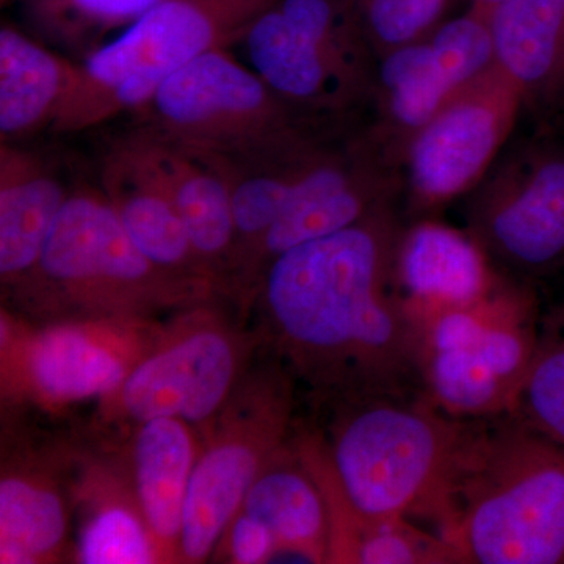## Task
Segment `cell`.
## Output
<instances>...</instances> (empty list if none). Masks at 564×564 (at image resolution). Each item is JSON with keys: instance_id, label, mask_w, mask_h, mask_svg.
<instances>
[{"instance_id": "cell-1", "label": "cell", "mask_w": 564, "mask_h": 564, "mask_svg": "<svg viewBox=\"0 0 564 564\" xmlns=\"http://www.w3.org/2000/svg\"><path fill=\"white\" fill-rule=\"evenodd\" d=\"M403 229L397 206L386 207L282 252L263 270L281 350L340 402L423 392V322L397 281Z\"/></svg>"}, {"instance_id": "cell-2", "label": "cell", "mask_w": 564, "mask_h": 564, "mask_svg": "<svg viewBox=\"0 0 564 564\" xmlns=\"http://www.w3.org/2000/svg\"><path fill=\"white\" fill-rule=\"evenodd\" d=\"M430 516L462 563L564 564V447L510 411L466 419Z\"/></svg>"}, {"instance_id": "cell-3", "label": "cell", "mask_w": 564, "mask_h": 564, "mask_svg": "<svg viewBox=\"0 0 564 564\" xmlns=\"http://www.w3.org/2000/svg\"><path fill=\"white\" fill-rule=\"evenodd\" d=\"M325 448L344 496L366 518L432 513L466 426L426 395L343 402Z\"/></svg>"}, {"instance_id": "cell-4", "label": "cell", "mask_w": 564, "mask_h": 564, "mask_svg": "<svg viewBox=\"0 0 564 564\" xmlns=\"http://www.w3.org/2000/svg\"><path fill=\"white\" fill-rule=\"evenodd\" d=\"M276 0H159L117 40L98 47L63 99L52 128L76 132L140 110L166 77L199 55L242 41Z\"/></svg>"}, {"instance_id": "cell-5", "label": "cell", "mask_w": 564, "mask_h": 564, "mask_svg": "<svg viewBox=\"0 0 564 564\" xmlns=\"http://www.w3.org/2000/svg\"><path fill=\"white\" fill-rule=\"evenodd\" d=\"M209 284L154 265L129 239L106 193L82 188L55 218L35 269L14 285L91 317H124L198 296Z\"/></svg>"}, {"instance_id": "cell-6", "label": "cell", "mask_w": 564, "mask_h": 564, "mask_svg": "<svg viewBox=\"0 0 564 564\" xmlns=\"http://www.w3.org/2000/svg\"><path fill=\"white\" fill-rule=\"evenodd\" d=\"M144 128L188 150L250 161L329 135L226 50L199 55L162 82Z\"/></svg>"}, {"instance_id": "cell-7", "label": "cell", "mask_w": 564, "mask_h": 564, "mask_svg": "<svg viewBox=\"0 0 564 564\" xmlns=\"http://www.w3.org/2000/svg\"><path fill=\"white\" fill-rule=\"evenodd\" d=\"M242 41L252 69L307 117L336 122L372 104L378 57L350 0H276Z\"/></svg>"}, {"instance_id": "cell-8", "label": "cell", "mask_w": 564, "mask_h": 564, "mask_svg": "<svg viewBox=\"0 0 564 564\" xmlns=\"http://www.w3.org/2000/svg\"><path fill=\"white\" fill-rule=\"evenodd\" d=\"M540 306L529 289L503 304L421 315L422 381L430 402L455 417L508 413L532 361Z\"/></svg>"}, {"instance_id": "cell-9", "label": "cell", "mask_w": 564, "mask_h": 564, "mask_svg": "<svg viewBox=\"0 0 564 564\" xmlns=\"http://www.w3.org/2000/svg\"><path fill=\"white\" fill-rule=\"evenodd\" d=\"M467 234L494 272L527 285L564 267V137L505 148L466 195Z\"/></svg>"}, {"instance_id": "cell-10", "label": "cell", "mask_w": 564, "mask_h": 564, "mask_svg": "<svg viewBox=\"0 0 564 564\" xmlns=\"http://www.w3.org/2000/svg\"><path fill=\"white\" fill-rule=\"evenodd\" d=\"M522 111L521 91L497 61L458 88L404 154L408 206L434 212L473 192L507 148Z\"/></svg>"}, {"instance_id": "cell-11", "label": "cell", "mask_w": 564, "mask_h": 564, "mask_svg": "<svg viewBox=\"0 0 564 564\" xmlns=\"http://www.w3.org/2000/svg\"><path fill=\"white\" fill-rule=\"evenodd\" d=\"M496 63L489 20L467 10L429 35L378 58L372 121L367 124L397 165L426 121L464 84Z\"/></svg>"}, {"instance_id": "cell-12", "label": "cell", "mask_w": 564, "mask_h": 564, "mask_svg": "<svg viewBox=\"0 0 564 564\" xmlns=\"http://www.w3.org/2000/svg\"><path fill=\"white\" fill-rule=\"evenodd\" d=\"M403 193L402 166L386 154L367 126L345 139L332 137L304 166L291 202L248 262L265 270L282 252L397 206Z\"/></svg>"}, {"instance_id": "cell-13", "label": "cell", "mask_w": 564, "mask_h": 564, "mask_svg": "<svg viewBox=\"0 0 564 564\" xmlns=\"http://www.w3.org/2000/svg\"><path fill=\"white\" fill-rule=\"evenodd\" d=\"M284 381L267 383L247 414L225 423L193 469L180 555L184 562L209 558L242 508L256 478L281 451L289 422Z\"/></svg>"}, {"instance_id": "cell-14", "label": "cell", "mask_w": 564, "mask_h": 564, "mask_svg": "<svg viewBox=\"0 0 564 564\" xmlns=\"http://www.w3.org/2000/svg\"><path fill=\"white\" fill-rule=\"evenodd\" d=\"M239 355L231 334L199 325L170 337L133 366L118 399L137 422L174 417L202 423L220 410L236 381Z\"/></svg>"}, {"instance_id": "cell-15", "label": "cell", "mask_w": 564, "mask_h": 564, "mask_svg": "<svg viewBox=\"0 0 564 564\" xmlns=\"http://www.w3.org/2000/svg\"><path fill=\"white\" fill-rule=\"evenodd\" d=\"M169 193L196 254L212 273L237 254L231 192L217 161L143 128L120 140Z\"/></svg>"}, {"instance_id": "cell-16", "label": "cell", "mask_w": 564, "mask_h": 564, "mask_svg": "<svg viewBox=\"0 0 564 564\" xmlns=\"http://www.w3.org/2000/svg\"><path fill=\"white\" fill-rule=\"evenodd\" d=\"M131 344L98 323H61L35 334L24 351L29 383L55 403L120 391L135 361Z\"/></svg>"}, {"instance_id": "cell-17", "label": "cell", "mask_w": 564, "mask_h": 564, "mask_svg": "<svg viewBox=\"0 0 564 564\" xmlns=\"http://www.w3.org/2000/svg\"><path fill=\"white\" fill-rule=\"evenodd\" d=\"M494 270L469 234L432 220L403 229L397 252V281L417 314L484 302Z\"/></svg>"}, {"instance_id": "cell-18", "label": "cell", "mask_w": 564, "mask_h": 564, "mask_svg": "<svg viewBox=\"0 0 564 564\" xmlns=\"http://www.w3.org/2000/svg\"><path fill=\"white\" fill-rule=\"evenodd\" d=\"M496 61L518 85L524 111L564 113V0H507L489 17Z\"/></svg>"}, {"instance_id": "cell-19", "label": "cell", "mask_w": 564, "mask_h": 564, "mask_svg": "<svg viewBox=\"0 0 564 564\" xmlns=\"http://www.w3.org/2000/svg\"><path fill=\"white\" fill-rule=\"evenodd\" d=\"M101 182L122 228L144 258L165 272L210 281L214 273L196 254L169 193L120 141L104 159Z\"/></svg>"}, {"instance_id": "cell-20", "label": "cell", "mask_w": 564, "mask_h": 564, "mask_svg": "<svg viewBox=\"0 0 564 564\" xmlns=\"http://www.w3.org/2000/svg\"><path fill=\"white\" fill-rule=\"evenodd\" d=\"M70 192L39 155L0 144V274L17 284L35 269Z\"/></svg>"}, {"instance_id": "cell-21", "label": "cell", "mask_w": 564, "mask_h": 564, "mask_svg": "<svg viewBox=\"0 0 564 564\" xmlns=\"http://www.w3.org/2000/svg\"><path fill=\"white\" fill-rule=\"evenodd\" d=\"M137 505L161 558L180 552L185 499L195 469L188 423L174 417L141 422L133 443Z\"/></svg>"}, {"instance_id": "cell-22", "label": "cell", "mask_w": 564, "mask_h": 564, "mask_svg": "<svg viewBox=\"0 0 564 564\" xmlns=\"http://www.w3.org/2000/svg\"><path fill=\"white\" fill-rule=\"evenodd\" d=\"M240 510L269 527L276 554L328 562V505L302 454L281 448L256 478Z\"/></svg>"}, {"instance_id": "cell-23", "label": "cell", "mask_w": 564, "mask_h": 564, "mask_svg": "<svg viewBox=\"0 0 564 564\" xmlns=\"http://www.w3.org/2000/svg\"><path fill=\"white\" fill-rule=\"evenodd\" d=\"M77 66L10 25L0 31V133L2 141L52 124Z\"/></svg>"}, {"instance_id": "cell-24", "label": "cell", "mask_w": 564, "mask_h": 564, "mask_svg": "<svg viewBox=\"0 0 564 564\" xmlns=\"http://www.w3.org/2000/svg\"><path fill=\"white\" fill-rule=\"evenodd\" d=\"M68 533L65 503L51 485L9 475L0 481V562L31 564L57 554Z\"/></svg>"}, {"instance_id": "cell-25", "label": "cell", "mask_w": 564, "mask_h": 564, "mask_svg": "<svg viewBox=\"0 0 564 564\" xmlns=\"http://www.w3.org/2000/svg\"><path fill=\"white\" fill-rule=\"evenodd\" d=\"M510 413L564 447V302L540 311L532 361Z\"/></svg>"}, {"instance_id": "cell-26", "label": "cell", "mask_w": 564, "mask_h": 564, "mask_svg": "<svg viewBox=\"0 0 564 564\" xmlns=\"http://www.w3.org/2000/svg\"><path fill=\"white\" fill-rule=\"evenodd\" d=\"M159 0H25L29 20L43 35L82 44L99 33L132 24Z\"/></svg>"}, {"instance_id": "cell-27", "label": "cell", "mask_w": 564, "mask_h": 564, "mask_svg": "<svg viewBox=\"0 0 564 564\" xmlns=\"http://www.w3.org/2000/svg\"><path fill=\"white\" fill-rule=\"evenodd\" d=\"M77 552L84 564H148L161 558L140 510L122 502L96 508L82 529Z\"/></svg>"}, {"instance_id": "cell-28", "label": "cell", "mask_w": 564, "mask_h": 564, "mask_svg": "<svg viewBox=\"0 0 564 564\" xmlns=\"http://www.w3.org/2000/svg\"><path fill=\"white\" fill-rule=\"evenodd\" d=\"M451 0H350L370 46L386 52L429 35Z\"/></svg>"}, {"instance_id": "cell-29", "label": "cell", "mask_w": 564, "mask_h": 564, "mask_svg": "<svg viewBox=\"0 0 564 564\" xmlns=\"http://www.w3.org/2000/svg\"><path fill=\"white\" fill-rule=\"evenodd\" d=\"M225 534L234 563H265L276 555V541L269 527L242 510L232 519Z\"/></svg>"}, {"instance_id": "cell-30", "label": "cell", "mask_w": 564, "mask_h": 564, "mask_svg": "<svg viewBox=\"0 0 564 564\" xmlns=\"http://www.w3.org/2000/svg\"><path fill=\"white\" fill-rule=\"evenodd\" d=\"M503 2H507V0H470L469 9L480 14V17L486 18V20H489L492 11L496 10L497 7L502 6Z\"/></svg>"}, {"instance_id": "cell-31", "label": "cell", "mask_w": 564, "mask_h": 564, "mask_svg": "<svg viewBox=\"0 0 564 564\" xmlns=\"http://www.w3.org/2000/svg\"><path fill=\"white\" fill-rule=\"evenodd\" d=\"M6 2H7V0H2V3H6Z\"/></svg>"}]
</instances>
